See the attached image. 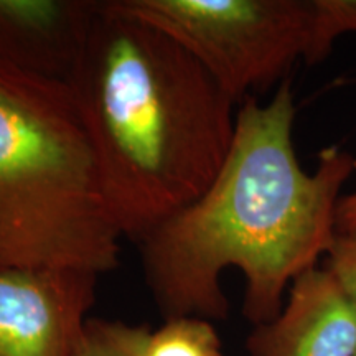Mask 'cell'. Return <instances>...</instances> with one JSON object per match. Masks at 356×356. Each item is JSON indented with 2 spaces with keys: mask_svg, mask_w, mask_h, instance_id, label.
<instances>
[{
  "mask_svg": "<svg viewBox=\"0 0 356 356\" xmlns=\"http://www.w3.org/2000/svg\"><path fill=\"white\" fill-rule=\"evenodd\" d=\"M296 114L289 78L267 102L244 101L215 180L137 243L163 320H225L229 302L221 275L236 267L244 277L243 315L252 327L267 323L282 310L293 280L330 254L356 157L328 147L315 172H305L293 147Z\"/></svg>",
  "mask_w": 356,
  "mask_h": 356,
  "instance_id": "cell-1",
  "label": "cell"
},
{
  "mask_svg": "<svg viewBox=\"0 0 356 356\" xmlns=\"http://www.w3.org/2000/svg\"><path fill=\"white\" fill-rule=\"evenodd\" d=\"M124 239L197 200L233 144L234 102L175 40L101 0L68 79Z\"/></svg>",
  "mask_w": 356,
  "mask_h": 356,
  "instance_id": "cell-2",
  "label": "cell"
},
{
  "mask_svg": "<svg viewBox=\"0 0 356 356\" xmlns=\"http://www.w3.org/2000/svg\"><path fill=\"white\" fill-rule=\"evenodd\" d=\"M122 239L68 84L0 71V270L99 277Z\"/></svg>",
  "mask_w": 356,
  "mask_h": 356,
  "instance_id": "cell-3",
  "label": "cell"
},
{
  "mask_svg": "<svg viewBox=\"0 0 356 356\" xmlns=\"http://www.w3.org/2000/svg\"><path fill=\"white\" fill-rule=\"evenodd\" d=\"M119 10L184 47L234 104L315 65L325 43L318 0H113Z\"/></svg>",
  "mask_w": 356,
  "mask_h": 356,
  "instance_id": "cell-4",
  "label": "cell"
},
{
  "mask_svg": "<svg viewBox=\"0 0 356 356\" xmlns=\"http://www.w3.org/2000/svg\"><path fill=\"white\" fill-rule=\"evenodd\" d=\"M97 275L0 270V356H79Z\"/></svg>",
  "mask_w": 356,
  "mask_h": 356,
  "instance_id": "cell-5",
  "label": "cell"
},
{
  "mask_svg": "<svg viewBox=\"0 0 356 356\" xmlns=\"http://www.w3.org/2000/svg\"><path fill=\"white\" fill-rule=\"evenodd\" d=\"M249 356H356V310L325 267L292 282L282 310L248 335Z\"/></svg>",
  "mask_w": 356,
  "mask_h": 356,
  "instance_id": "cell-6",
  "label": "cell"
},
{
  "mask_svg": "<svg viewBox=\"0 0 356 356\" xmlns=\"http://www.w3.org/2000/svg\"><path fill=\"white\" fill-rule=\"evenodd\" d=\"M101 0H0V71L68 83Z\"/></svg>",
  "mask_w": 356,
  "mask_h": 356,
  "instance_id": "cell-7",
  "label": "cell"
},
{
  "mask_svg": "<svg viewBox=\"0 0 356 356\" xmlns=\"http://www.w3.org/2000/svg\"><path fill=\"white\" fill-rule=\"evenodd\" d=\"M144 356H225L215 325L210 320L180 317L163 320L150 332Z\"/></svg>",
  "mask_w": 356,
  "mask_h": 356,
  "instance_id": "cell-8",
  "label": "cell"
},
{
  "mask_svg": "<svg viewBox=\"0 0 356 356\" xmlns=\"http://www.w3.org/2000/svg\"><path fill=\"white\" fill-rule=\"evenodd\" d=\"M150 332L149 325L91 317L79 356H144Z\"/></svg>",
  "mask_w": 356,
  "mask_h": 356,
  "instance_id": "cell-9",
  "label": "cell"
},
{
  "mask_svg": "<svg viewBox=\"0 0 356 356\" xmlns=\"http://www.w3.org/2000/svg\"><path fill=\"white\" fill-rule=\"evenodd\" d=\"M327 267L335 274L356 310V233L338 234Z\"/></svg>",
  "mask_w": 356,
  "mask_h": 356,
  "instance_id": "cell-10",
  "label": "cell"
},
{
  "mask_svg": "<svg viewBox=\"0 0 356 356\" xmlns=\"http://www.w3.org/2000/svg\"><path fill=\"white\" fill-rule=\"evenodd\" d=\"M338 234L356 233V191L343 195L337 208Z\"/></svg>",
  "mask_w": 356,
  "mask_h": 356,
  "instance_id": "cell-11",
  "label": "cell"
}]
</instances>
